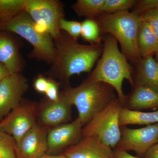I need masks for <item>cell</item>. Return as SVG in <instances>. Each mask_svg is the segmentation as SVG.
Wrapping results in <instances>:
<instances>
[{
    "label": "cell",
    "mask_w": 158,
    "mask_h": 158,
    "mask_svg": "<svg viewBox=\"0 0 158 158\" xmlns=\"http://www.w3.org/2000/svg\"><path fill=\"white\" fill-rule=\"evenodd\" d=\"M56 56L49 71L50 77L69 86V79L74 75L90 73L101 56L103 43L83 44L65 32L54 40Z\"/></svg>",
    "instance_id": "cell-1"
},
{
    "label": "cell",
    "mask_w": 158,
    "mask_h": 158,
    "mask_svg": "<svg viewBox=\"0 0 158 158\" xmlns=\"http://www.w3.org/2000/svg\"><path fill=\"white\" fill-rule=\"evenodd\" d=\"M103 48L96 66L86 79L92 81L102 82L112 86L116 91L123 106L126 95L123 90L124 80L134 87L133 69L126 57L119 51L118 41L109 34L103 35Z\"/></svg>",
    "instance_id": "cell-2"
},
{
    "label": "cell",
    "mask_w": 158,
    "mask_h": 158,
    "mask_svg": "<svg viewBox=\"0 0 158 158\" xmlns=\"http://www.w3.org/2000/svg\"><path fill=\"white\" fill-rule=\"evenodd\" d=\"M114 91L107 84L87 79L76 87L69 85L62 90L70 103L76 107L77 118L84 127L116 97Z\"/></svg>",
    "instance_id": "cell-3"
},
{
    "label": "cell",
    "mask_w": 158,
    "mask_h": 158,
    "mask_svg": "<svg viewBox=\"0 0 158 158\" xmlns=\"http://www.w3.org/2000/svg\"><path fill=\"white\" fill-rule=\"evenodd\" d=\"M0 31L14 33L27 40L33 48L29 55L31 59L49 64L53 62L56 56L53 39L25 11L8 20L0 22Z\"/></svg>",
    "instance_id": "cell-4"
},
{
    "label": "cell",
    "mask_w": 158,
    "mask_h": 158,
    "mask_svg": "<svg viewBox=\"0 0 158 158\" xmlns=\"http://www.w3.org/2000/svg\"><path fill=\"white\" fill-rule=\"evenodd\" d=\"M103 35H112L119 43L123 53L133 64L141 58L137 44L140 15L132 11L102 14L96 19Z\"/></svg>",
    "instance_id": "cell-5"
},
{
    "label": "cell",
    "mask_w": 158,
    "mask_h": 158,
    "mask_svg": "<svg viewBox=\"0 0 158 158\" xmlns=\"http://www.w3.org/2000/svg\"><path fill=\"white\" fill-rule=\"evenodd\" d=\"M123 107L118 98L115 97L83 127V138L95 137L111 148H116L121 138L119 115Z\"/></svg>",
    "instance_id": "cell-6"
},
{
    "label": "cell",
    "mask_w": 158,
    "mask_h": 158,
    "mask_svg": "<svg viewBox=\"0 0 158 158\" xmlns=\"http://www.w3.org/2000/svg\"><path fill=\"white\" fill-rule=\"evenodd\" d=\"M25 11L54 40L60 36L62 31L59 23L65 16L62 2L58 0H27Z\"/></svg>",
    "instance_id": "cell-7"
},
{
    "label": "cell",
    "mask_w": 158,
    "mask_h": 158,
    "mask_svg": "<svg viewBox=\"0 0 158 158\" xmlns=\"http://www.w3.org/2000/svg\"><path fill=\"white\" fill-rule=\"evenodd\" d=\"M38 103L23 99L2 121L0 131L12 136L16 142L37 123Z\"/></svg>",
    "instance_id": "cell-8"
},
{
    "label": "cell",
    "mask_w": 158,
    "mask_h": 158,
    "mask_svg": "<svg viewBox=\"0 0 158 158\" xmlns=\"http://www.w3.org/2000/svg\"><path fill=\"white\" fill-rule=\"evenodd\" d=\"M121 131L116 149L134 152L140 157L158 142V123L137 129L122 127Z\"/></svg>",
    "instance_id": "cell-9"
},
{
    "label": "cell",
    "mask_w": 158,
    "mask_h": 158,
    "mask_svg": "<svg viewBox=\"0 0 158 158\" xmlns=\"http://www.w3.org/2000/svg\"><path fill=\"white\" fill-rule=\"evenodd\" d=\"M81 122L77 118L73 121L49 128L48 131L47 154L57 155L78 143L83 138Z\"/></svg>",
    "instance_id": "cell-10"
},
{
    "label": "cell",
    "mask_w": 158,
    "mask_h": 158,
    "mask_svg": "<svg viewBox=\"0 0 158 158\" xmlns=\"http://www.w3.org/2000/svg\"><path fill=\"white\" fill-rule=\"evenodd\" d=\"M72 106L62 91L57 101L46 98L38 103L37 123L49 128L70 122Z\"/></svg>",
    "instance_id": "cell-11"
},
{
    "label": "cell",
    "mask_w": 158,
    "mask_h": 158,
    "mask_svg": "<svg viewBox=\"0 0 158 158\" xmlns=\"http://www.w3.org/2000/svg\"><path fill=\"white\" fill-rule=\"evenodd\" d=\"M28 87L20 73L11 74L0 83V122L19 104Z\"/></svg>",
    "instance_id": "cell-12"
},
{
    "label": "cell",
    "mask_w": 158,
    "mask_h": 158,
    "mask_svg": "<svg viewBox=\"0 0 158 158\" xmlns=\"http://www.w3.org/2000/svg\"><path fill=\"white\" fill-rule=\"evenodd\" d=\"M48 128L37 123L16 142L17 158H38L47 153Z\"/></svg>",
    "instance_id": "cell-13"
},
{
    "label": "cell",
    "mask_w": 158,
    "mask_h": 158,
    "mask_svg": "<svg viewBox=\"0 0 158 158\" xmlns=\"http://www.w3.org/2000/svg\"><path fill=\"white\" fill-rule=\"evenodd\" d=\"M62 154L67 158H115L114 150L94 137H84Z\"/></svg>",
    "instance_id": "cell-14"
},
{
    "label": "cell",
    "mask_w": 158,
    "mask_h": 158,
    "mask_svg": "<svg viewBox=\"0 0 158 158\" xmlns=\"http://www.w3.org/2000/svg\"><path fill=\"white\" fill-rule=\"evenodd\" d=\"M132 65L134 85L146 86L158 91V62L153 56L141 57Z\"/></svg>",
    "instance_id": "cell-15"
},
{
    "label": "cell",
    "mask_w": 158,
    "mask_h": 158,
    "mask_svg": "<svg viewBox=\"0 0 158 158\" xmlns=\"http://www.w3.org/2000/svg\"><path fill=\"white\" fill-rule=\"evenodd\" d=\"M123 107L134 111L158 109V91L146 86L134 85L126 97Z\"/></svg>",
    "instance_id": "cell-16"
},
{
    "label": "cell",
    "mask_w": 158,
    "mask_h": 158,
    "mask_svg": "<svg viewBox=\"0 0 158 158\" xmlns=\"http://www.w3.org/2000/svg\"><path fill=\"white\" fill-rule=\"evenodd\" d=\"M0 62L11 74L20 73L23 62L17 43L7 34L0 32Z\"/></svg>",
    "instance_id": "cell-17"
},
{
    "label": "cell",
    "mask_w": 158,
    "mask_h": 158,
    "mask_svg": "<svg viewBox=\"0 0 158 158\" xmlns=\"http://www.w3.org/2000/svg\"><path fill=\"white\" fill-rule=\"evenodd\" d=\"M137 44L140 57L155 55L158 51V39L150 26L141 21L138 27Z\"/></svg>",
    "instance_id": "cell-18"
},
{
    "label": "cell",
    "mask_w": 158,
    "mask_h": 158,
    "mask_svg": "<svg viewBox=\"0 0 158 158\" xmlns=\"http://www.w3.org/2000/svg\"><path fill=\"white\" fill-rule=\"evenodd\" d=\"M158 123V110L152 112L134 111L123 107L119 115L120 127L128 125H149Z\"/></svg>",
    "instance_id": "cell-19"
},
{
    "label": "cell",
    "mask_w": 158,
    "mask_h": 158,
    "mask_svg": "<svg viewBox=\"0 0 158 158\" xmlns=\"http://www.w3.org/2000/svg\"><path fill=\"white\" fill-rule=\"evenodd\" d=\"M106 0H77L72 5V9L79 17L96 19L103 14Z\"/></svg>",
    "instance_id": "cell-20"
},
{
    "label": "cell",
    "mask_w": 158,
    "mask_h": 158,
    "mask_svg": "<svg viewBox=\"0 0 158 158\" xmlns=\"http://www.w3.org/2000/svg\"><path fill=\"white\" fill-rule=\"evenodd\" d=\"M81 36L90 44L102 43L103 35L96 19H86L81 22Z\"/></svg>",
    "instance_id": "cell-21"
},
{
    "label": "cell",
    "mask_w": 158,
    "mask_h": 158,
    "mask_svg": "<svg viewBox=\"0 0 158 158\" xmlns=\"http://www.w3.org/2000/svg\"><path fill=\"white\" fill-rule=\"evenodd\" d=\"M27 0H0V22L11 19L25 11Z\"/></svg>",
    "instance_id": "cell-22"
},
{
    "label": "cell",
    "mask_w": 158,
    "mask_h": 158,
    "mask_svg": "<svg viewBox=\"0 0 158 158\" xmlns=\"http://www.w3.org/2000/svg\"><path fill=\"white\" fill-rule=\"evenodd\" d=\"M138 0H106L103 6V14H113L133 9Z\"/></svg>",
    "instance_id": "cell-23"
},
{
    "label": "cell",
    "mask_w": 158,
    "mask_h": 158,
    "mask_svg": "<svg viewBox=\"0 0 158 158\" xmlns=\"http://www.w3.org/2000/svg\"><path fill=\"white\" fill-rule=\"evenodd\" d=\"M16 145L12 136L0 131V158H17Z\"/></svg>",
    "instance_id": "cell-24"
},
{
    "label": "cell",
    "mask_w": 158,
    "mask_h": 158,
    "mask_svg": "<svg viewBox=\"0 0 158 158\" xmlns=\"http://www.w3.org/2000/svg\"><path fill=\"white\" fill-rule=\"evenodd\" d=\"M59 27L70 37L77 40L81 37V22L76 21L68 20L63 18L60 20Z\"/></svg>",
    "instance_id": "cell-25"
},
{
    "label": "cell",
    "mask_w": 158,
    "mask_h": 158,
    "mask_svg": "<svg viewBox=\"0 0 158 158\" xmlns=\"http://www.w3.org/2000/svg\"><path fill=\"white\" fill-rule=\"evenodd\" d=\"M140 18L150 26L158 39V8L145 11L140 15Z\"/></svg>",
    "instance_id": "cell-26"
},
{
    "label": "cell",
    "mask_w": 158,
    "mask_h": 158,
    "mask_svg": "<svg viewBox=\"0 0 158 158\" xmlns=\"http://www.w3.org/2000/svg\"><path fill=\"white\" fill-rule=\"evenodd\" d=\"M158 8V0H138L132 12L141 15L145 11Z\"/></svg>",
    "instance_id": "cell-27"
},
{
    "label": "cell",
    "mask_w": 158,
    "mask_h": 158,
    "mask_svg": "<svg viewBox=\"0 0 158 158\" xmlns=\"http://www.w3.org/2000/svg\"><path fill=\"white\" fill-rule=\"evenodd\" d=\"M60 85V82L49 77L48 88L45 94L46 98L52 101L59 100L60 93L59 92Z\"/></svg>",
    "instance_id": "cell-28"
},
{
    "label": "cell",
    "mask_w": 158,
    "mask_h": 158,
    "mask_svg": "<svg viewBox=\"0 0 158 158\" xmlns=\"http://www.w3.org/2000/svg\"><path fill=\"white\" fill-rule=\"evenodd\" d=\"M48 78L39 74L34 79L33 87L38 93L45 94L48 88Z\"/></svg>",
    "instance_id": "cell-29"
},
{
    "label": "cell",
    "mask_w": 158,
    "mask_h": 158,
    "mask_svg": "<svg viewBox=\"0 0 158 158\" xmlns=\"http://www.w3.org/2000/svg\"><path fill=\"white\" fill-rule=\"evenodd\" d=\"M144 157V158H158V143L151 148Z\"/></svg>",
    "instance_id": "cell-30"
},
{
    "label": "cell",
    "mask_w": 158,
    "mask_h": 158,
    "mask_svg": "<svg viewBox=\"0 0 158 158\" xmlns=\"http://www.w3.org/2000/svg\"><path fill=\"white\" fill-rule=\"evenodd\" d=\"M115 158H142L140 157L135 156L130 154L127 152L116 149L114 150Z\"/></svg>",
    "instance_id": "cell-31"
},
{
    "label": "cell",
    "mask_w": 158,
    "mask_h": 158,
    "mask_svg": "<svg viewBox=\"0 0 158 158\" xmlns=\"http://www.w3.org/2000/svg\"><path fill=\"white\" fill-rule=\"evenodd\" d=\"M11 74L6 66L0 62V83Z\"/></svg>",
    "instance_id": "cell-32"
},
{
    "label": "cell",
    "mask_w": 158,
    "mask_h": 158,
    "mask_svg": "<svg viewBox=\"0 0 158 158\" xmlns=\"http://www.w3.org/2000/svg\"><path fill=\"white\" fill-rule=\"evenodd\" d=\"M38 158H67L64 155L62 154H61L57 155H52L48 154H45L41 156L40 157Z\"/></svg>",
    "instance_id": "cell-33"
},
{
    "label": "cell",
    "mask_w": 158,
    "mask_h": 158,
    "mask_svg": "<svg viewBox=\"0 0 158 158\" xmlns=\"http://www.w3.org/2000/svg\"><path fill=\"white\" fill-rule=\"evenodd\" d=\"M155 59L156 60L157 62H158V51L156 53V54L155 55Z\"/></svg>",
    "instance_id": "cell-34"
},
{
    "label": "cell",
    "mask_w": 158,
    "mask_h": 158,
    "mask_svg": "<svg viewBox=\"0 0 158 158\" xmlns=\"http://www.w3.org/2000/svg\"></svg>",
    "instance_id": "cell-35"
}]
</instances>
